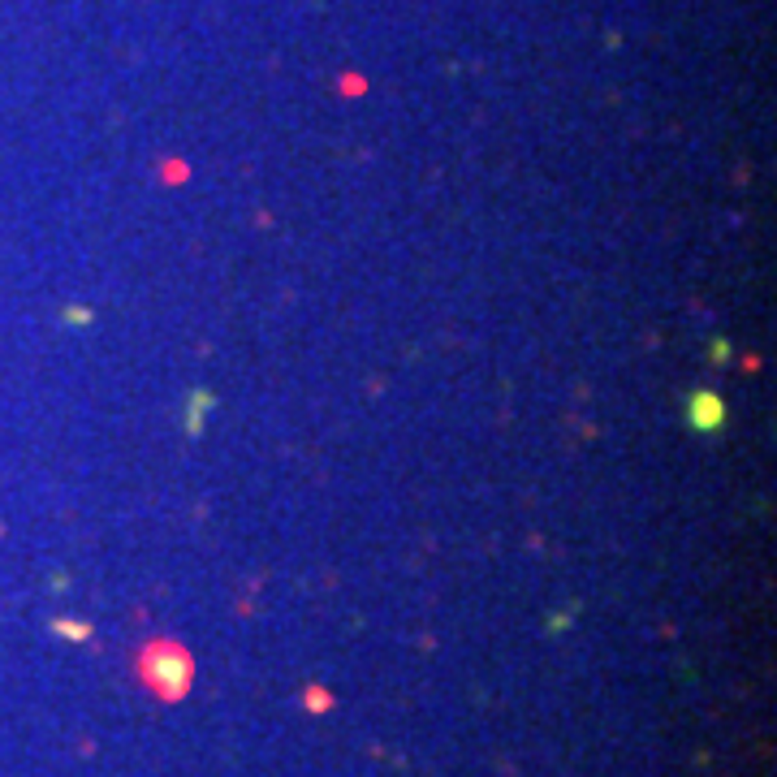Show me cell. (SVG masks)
<instances>
[{"label": "cell", "instance_id": "1", "mask_svg": "<svg viewBox=\"0 0 777 777\" xmlns=\"http://www.w3.org/2000/svg\"><path fill=\"white\" fill-rule=\"evenodd\" d=\"M717 419H721V407L713 402V393H699V398H696V424L713 427Z\"/></svg>", "mask_w": 777, "mask_h": 777}]
</instances>
